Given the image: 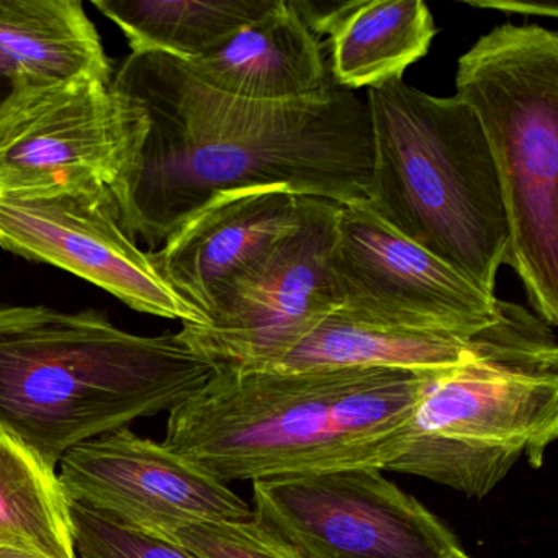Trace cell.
Segmentation results:
<instances>
[{
	"label": "cell",
	"instance_id": "1",
	"mask_svg": "<svg viewBox=\"0 0 558 558\" xmlns=\"http://www.w3.org/2000/svg\"><path fill=\"white\" fill-rule=\"evenodd\" d=\"M112 87L142 125L110 195L130 236L153 251L233 189L286 185L300 197L368 202L367 104L332 80L305 99L257 102L214 89L184 61L130 53Z\"/></svg>",
	"mask_w": 558,
	"mask_h": 558
},
{
	"label": "cell",
	"instance_id": "2",
	"mask_svg": "<svg viewBox=\"0 0 558 558\" xmlns=\"http://www.w3.org/2000/svg\"><path fill=\"white\" fill-rule=\"evenodd\" d=\"M437 372L218 365L169 411L162 446L218 482L374 466L397 457Z\"/></svg>",
	"mask_w": 558,
	"mask_h": 558
},
{
	"label": "cell",
	"instance_id": "3",
	"mask_svg": "<svg viewBox=\"0 0 558 558\" xmlns=\"http://www.w3.org/2000/svg\"><path fill=\"white\" fill-rule=\"evenodd\" d=\"M217 368L181 331L0 300V427L54 470L73 447L171 411Z\"/></svg>",
	"mask_w": 558,
	"mask_h": 558
},
{
	"label": "cell",
	"instance_id": "4",
	"mask_svg": "<svg viewBox=\"0 0 558 558\" xmlns=\"http://www.w3.org/2000/svg\"><path fill=\"white\" fill-rule=\"evenodd\" d=\"M374 166L367 207L391 230L496 296L511 243L482 123L460 97L403 80L367 93Z\"/></svg>",
	"mask_w": 558,
	"mask_h": 558
},
{
	"label": "cell",
	"instance_id": "5",
	"mask_svg": "<svg viewBox=\"0 0 558 558\" xmlns=\"http://www.w3.org/2000/svg\"><path fill=\"white\" fill-rule=\"evenodd\" d=\"M558 436L554 328L505 302L475 351L437 372L414 410L391 472L485 498L521 457L538 469Z\"/></svg>",
	"mask_w": 558,
	"mask_h": 558
},
{
	"label": "cell",
	"instance_id": "6",
	"mask_svg": "<svg viewBox=\"0 0 558 558\" xmlns=\"http://www.w3.org/2000/svg\"><path fill=\"white\" fill-rule=\"evenodd\" d=\"M456 96L495 159L511 243L506 264L532 313L558 325V34L502 24L457 63Z\"/></svg>",
	"mask_w": 558,
	"mask_h": 558
},
{
	"label": "cell",
	"instance_id": "7",
	"mask_svg": "<svg viewBox=\"0 0 558 558\" xmlns=\"http://www.w3.org/2000/svg\"><path fill=\"white\" fill-rule=\"evenodd\" d=\"M253 519L299 558H462L456 535L374 466L253 483Z\"/></svg>",
	"mask_w": 558,
	"mask_h": 558
},
{
	"label": "cell",
	"instance_id": "8",
	"mask_svg": "<svg viewBox=\"0 0 558 558\" xmlns=\"http://www.w3.org/2000/svg\"><path fill=\"white\" fill-rule=\"evenodd\" d=\"M329 280L339 315L404 331L475 336L505 302L391 230L365 204H339Z\"/></svg>",
	"mask_w": 558,
	"mask_h": 558
},
{
	"label": "cell",
	"instance_id": "9",
	"mask_svg": "<svg viewBox=\"0 0 558 558\" xmlns=\"http://www.w3.org/2000/svg\"><path fill=\"white\" fill-rule=\"evenodd\" d=\"M142 117L112 83L15 81L0 102V195L110 189L129 162Z\"/></svg>",
	"mask_w": 558,
	"mask_h": 558
},
{
	"label": "cell",
	"instance_id": "10",
	"mask_svg": "<svg viewBox=\"0 0 558 558\" xmlns=\"http://www.w3.org/2000/svg\"><path fill=\"white\" fill-rule=\"evenodd\" d=\"M300 208L295 230L228 290L204 326L182 325L184 338L215 364L274 368L338 308L328 259L339 204L300 197Z\"/></svg>",
	"mask_w": 558,
	"mask_h": 558
},
{
	"label": "cell",
	"instance_id": "11",
	"mask_svg": "<svg viewBox=\"0 0 558 558\" xmlns=\"http://www.w3.org/2000/svg\"><path fill=\"white\" fill-rule=\"evenodd\" d=\"M0 246L81 277L136 312L204 325L123 228L106 189L0 195Z\"/></svg>",
	"mask_w": 558,
	"mask_h": 558
},
{
	"label": "cell",
	"instance_id": "12",
	"mask_svg": "<svg viewBox=\"0 0 558 558\" xmlns=\"http://www.w3.org/2000/svg\"><path fill=\"white\" fill-rule=\"evenodd\" d=\"M58 465L71 502L156 537L195 522L253 519L230 486L130 427L73 447Z\"/></svg>",
	"mask_w": 558,
	"mask_h": 558
},
{
	"label": "cell",
	"instance_id": "13",
	"mask_svg": "<svg viewBox=\"0 0 558 558\" xmlns=\"http://www.w3.org/2000/svg\"><path fill=\"white\" fill-rule=\"evenodd\" d=\"M300 210V195L286 185L221 192L148 251L149 260L205 325L228 290L295 230Z\"/></svg>",
	"mask_w": 558,
	"mask_h": 558
},
{
	"label": "cell",
	"instance_id": "14",
	"mask_svg": "<svg viewBox=\"0 0 558 558\" xmlns=\"http://www.w3.org/2000/svg\"><path fill=\"white\" fill-rule=\"evenodd\" d=\"M185 66L214 89L257 102L305 99L331 81L318 35L290 0H276L227 44Z\"/></svg>",
	"mask_w": 558,
	"mask_h": 558
},
{
	"label": "cell",
	"instance_id": "15",
	"mask_svg": "<svg viewBox=\"0 0 558 558\" xmlns=\"http://www.w3.org/2000/svg\"><path fill=\"white\" fill-rule=\"evenodd\" d=\"M313 34L328 37L329 74L349 90L403 80L429 53L436 22L423 0L295 2Z\"/></svg>",
	"mask_w": 558,
	"mask_h": 558
},
{
	"label": "cell",
	"instance_id": "16",
	"mask_svg": "<svg viewBox=\"0 0 558 558\" xmlns=\"http://www.w3.org/2000/svg\"><path fill=\"white\" fill-rule=\"evenodd\" d=\"M0 60L27 83H112L94 22L80 0H0Z\"/></svg>",
	"mask_w": 558,
	"mask_h": 558
},
{
	"label": "cell",
	"instance_id": "17",
	"mask_svg": "<svg viewBox=\"0 0 558 558\" xmlns=\"http://www.w3.org/2000/svg\"><path fill=\"white\" fill-rule=\"evenodd\" d=\"M482 332L469 336L404 331L352 322L332 312L274 368L295 372L381 367L442 372L465 361L475 351Z\"/></svg>",
	"mask_w": 558,
	"mask_h": 558
},
{
	"label": "cell",
	"instance_id": "18",
	"mask_svg": "<svg viewBox=\"0 0 558 558\" xmlns=\"http://www.w3.org/2000/svg\"><path fill=\"white\" fill-rule=\"evenodd\" d=\"M93 4L122 31L132 53H159L191 63L227 44L276 0H94Z\"/></svg>",
	"mask_w": 558,
	"mask_h": 558
},
{
	"label": "cell",
	"instance_id": "19",
	"mask_svg": "<svg viewBox=\"0 0 558 558\" xmlns=\"http://www.w3.org/2000/svg\"><path fill=\"white\" fill-rule=\"evenodd\" d=\"M0 544L77 558L71 501L57 470L0 427Z\"/></svg>",
	"mask_w": 558,
	"mask_h": 558
},
{
	"label": "cell",
	"instance_id": "20",
	"mask_svg": "<svg viewBox=\"0 0 558 558\" xmlns=\"http://www.w3.org/2000/svg\"><path fill=\"white\" fill-rule=\"evenodd\" d=\"M76 554L81 558H195L181 545L130 527L71 502Z\"/></svg>",
	"mask_w": 558,
	"mask_h": 558
},
{
	"label": "cell",
	"instance_id": "21",
	"mask_svg": "<svg viewBox=\"0 0 558 558\" xmlns=\"http://www.w3.org/2000/svg\"><path fill=\"white\" fill-rule=\"evenodd\" d=\"M165 538L195 558H299L254 519L195 522L175 529Z\"/></svg>",
	"mask_w": 558,
	"mask_h": 558
},
{
	"label": "cell",
	"instance_id": "22",
	"mask_svg": "<svg viewBox=\"0 0 558 558\" xmlns=\"http://www.w3.org/2000/svg\"><path fill=\"white\" fill-rule=\"evenodd\" d=\"M473 5H482V8H495L499 9V11H506L511 14H522V15H547V17H557V8L547 9L542 4H527V2H478V4Z\"/></svg>",
	"mask_w": 558,
	"mask_h": 558
},
{
	"label": "cell",
	"instance_id": "23",
	"mask_svg": "<svg viewBox=\"0 0 558 558\" xmlns=\"http://www.w3.org/2000/svg\"><path fill=\"white\" fill-rule=\"evenodd\" d=\"M0 558H50L32 548L19 547V545L0 544Z\"/></svg>",
	"mask_w": 558,
	"mask_h": 558
},
{
	"label": "cell",
	"instance_id": "24",
	"mask_svg": "<svg viewBox=\"0 0 558 558\" xmlns=\"http://www.w3.org/2000/svg\"><path fill=\"white\" fill-rule=\"evenodd\" d=\"M15 81H17V76H15L14 70L5 61L0 60V102L11 93Z\"/></svg>",
	"mask_w": 558,
	"mask_h": 558
},
{
	"label": "cell",
	"instance_id": "25",
	"mask_svg": "<svg viewBox=\"0 0 558 558\" xmlns=\"http://www.w3.org/2000/svg\"><path fill=\"white\" fill-rule=\"evenodd\" d=\"M462 558H470V557H469V555H466V554H465V555H463V557H462Z\"/></svg>",
	"mask_w": 558,
	"mask_h": 558
}]
</instances>
